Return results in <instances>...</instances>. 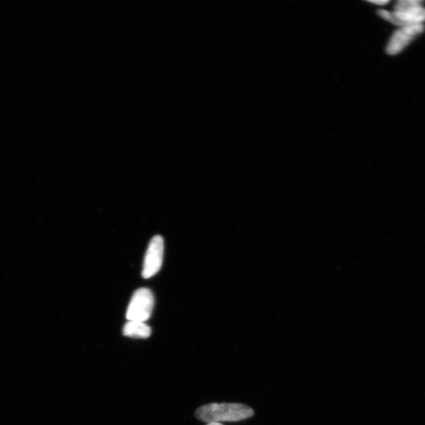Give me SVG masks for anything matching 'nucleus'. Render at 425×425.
Listing matches in <instances>:
<instances>
[{
    "mask_svg": "<svg viewBox=\"0 0 425 425\" xmlns=\"http://www.w3.org/2000/svg\"><path fill=\"white\" fill-rule=\"evenodd\" d=\"M164 254V238L160 235L154 236L145 255L143 271H142L144 278H151L159 272L163 265Z\"/></svg>",
    "mask_w": 425,
    "mask_h": 425,
    "instance_id": "20e7f679",
    "label": "nucleus"
},
{
    "mask_svg": "<svg viewBox=\"0 0 425 425\" xmlns=\"http://www.w3.org/2000/svg\"><path fill=\"white\" fill-rule=\"evenodd\" d=\"M123 335L132 338L147 339L152 335V328L145 322L129 321L123 328Z\"/></svg>",
    "mask_w": 425,
    "mask_h": 425,
    "instance_id": "423d86ee",
    "label": "nucleus"
},
{
    "mask_svg": "<svg viewBox=\"0 0 425 425\" xmlns=\"http://www.w3.org/2000/svg\"><path fill=\"white\" fill-rule=\"evenodd\" d=\"M254 409L239 403H211L199 407L195 416L208 423L235 422L254 416Z\"/></svg>",
    "mask_w": 425,
    "mask_h": 425,
    "instance_id": "f257e3e1",
    "label": "nucleus"
},
{
    "mask_svg": "<svg viewBox=\"0 0 425 425\" xmlns=\"http://www.w3.org/2000/svg\"><path fill=\"white\" fill-rule=\"evenodd\" d=\"M424 31L423 24L401 27L391 36L386 51L389 56H395L402 51L418 36Z\"/></svg>",
    "mask_w": 425,
    "mask_h": 425,
    "instance_id": "39448f33",
    "label": "nucleus"
},
{
    "mask_svg": "<svg viewBox=\"0 0 425 425\" xmlns=\"http://www.w3.org/2000/svg\"><path fill=\"white\" fill-rule=\"evenodd\" d=\"M207 425H223L221 423H208Z\"/></svg>",
    "mask_w": 425,
    "mask_h": 425,
    "instance_id": "6e6552de",
    "label": "nucleus"
},
{
    "mask_svg": "<svg viewBox=\"0 0 425 425\" xmlns=\"http://www.w3.org/2000/svg\"><path fill=\"white\" fill-rule=\"evenodd\" d=\"M154 304L149 289L140 288L134 293L126 313L128 321L145 322L151 318Z\"/></svg>",
    "mask_w": 425,
    "mask_h": 425,
    "instance_id": "7ed1b4c3",
    "label": "nucleus"
},
{
    "mask_svg": "<svg viewBox=\"0 0 425 425\" xmlns=\"http://www.w3.org/2000/svg\"><path fill=\"white\" fill-rule=\"evenodd\" d=\"M386 21L401 27L423 24L425 22V8L420 0H400L395 6V11H378Z\"/></svg>",
    "mask_w": 425,
    "mask_h": 425,
    "instance_id": "f03ea898",
    "label": "nucleus"
},
{
    "mask_svg": "<svg viewBox=\"0 0 425 425\" xmlns=\"http://www.w3.org/2000/svg\"><path fill=\"white\" fill-rule=\"evenodd\" d=\"M369 3H373L374 4L376 5H386L389 3V1H388V0H381V1H369Z\"/></svg>",
    "mask_w": 425,
    "mask_h": 425,
    "instance_id": "0eeeda50",
    "label": "nucleus"
}]
</instances>
